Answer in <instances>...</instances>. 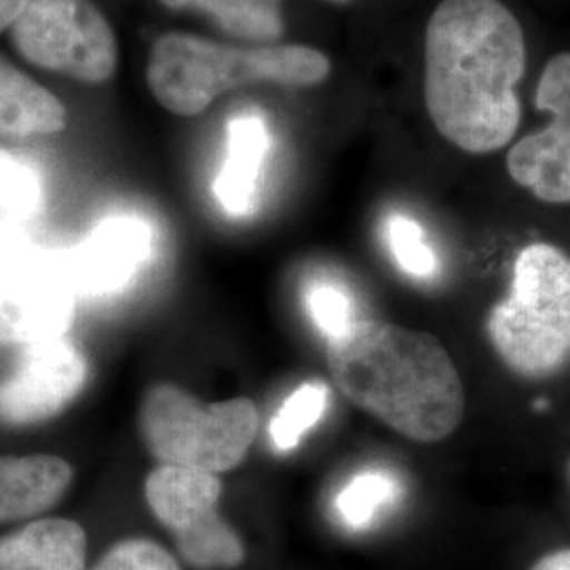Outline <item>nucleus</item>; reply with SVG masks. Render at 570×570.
Instances as JSON below:
<instances>
[{
    "label": "nucleus",
    "instance_id": "obj_1",
    "mask_svg": "<svg viewBox=\"0 0 570 570\" xmlns=\"http://www.w3.org/2000/svg\"><path fill=\"white\" fill-rule=\"evenodd\" d=\"M527 68L520 21L501 0H442L425 32V106L435 129L471 155L515 136Z\"/></svg>",
    "mask_w": 570,
    "mask_h": 570
},
{
    "label": "nucleus",
    "instance_id": "obj_2",
    "mask_svg": "<svg viewBox=\"0 0 570 570\" xmlns=\"http://www.w3.org/2000/svg\"><path fill=\"white\" fill-rule=\"evenodd\" d=\"M326 355L346 400L400 435L440 442L461 425L463 383L435 336L360 320L343 336L327 341Z\"/></svg>",
    "mask_w": 570,
    "mask_h": 570
},
{
    "label": "nucleus",
    "instance_id": "obj_3",
    "mask_svg": "<svg viewBox=\"0 0 570 570\" xmlns=\"http://www.w3.org/2000/svg\"><path fill=\"white\" fill-rule=\"evenodd\" d=\"M332 63L306 45L230 47L195 35L159 37L146 66V81L165 110L195 117L226 91L256 82L311 87L326 81Z\"/></svg>",
    "mask_w": 570,
    "mask_h": 570
},
{
    "label": "nucleus",
    "instance_id": "obj_4",
    "mask_svg": "<svg viewBox=\"0 0 570 570\" xmlns=\"http://www.w3.org/2000/svg\"><path fill=\"white\" fill-rule=\"evenodd\" d=\"M490 341L508 366L529 379L550 376L570 360V258L532 244L513 266L511 292L492 306Z\"/></svg>",
    "mask_w": 570,
    "mask_h": 570
},
{
    "label": "nucleus",
    "instance_id": "obj_5",
    "mask_svg": "<svg viewBox=\"0 0 570 570\" xmlns=\"http://www.w3.org/2000/svg\"><path fill=\"white\" fill-rule=\"evenodd\" d=\"M258 423L256 404L247 397L205 404L171 383L148 389L140 406L144 444L161 465L214 475L244 463Z\"/></svg>",
    "mask_w": 570,
    "mask_h": 570
},
{
    "label": "nucleus",
    "instance_id": "obj_6",
    "mask_svg": "<svg viewBox=\"0 0 570 570\" xmlns=\"http://www.w3.org/2000/svg\"><path fill=\"white\" fill-rule=\"evenodd\" d=\"M9 35L21 58L42 70L87 85L117 72V37L94 0H30Z\"/></svg>",
    "mask_w": 570,
    "mask_h": 570
},
{
    "label": "nucleus",
    "instance_id": "obj_7",
    "mask_svg": "<svg viewBox=\"0 0 570 570\" xmlns=\"http://www.w3.org/2000/svg\"><path fill=\"white\" fill-rule=\"evenodd\" d=\"M77 296L66 254L0 239V346L66 336Z\"/></svg>",
    "mask_w": 570,
    "mask_h": 570
},
{
    "label": "nucleus",
    "instance_id": "obj_8",
    "mask_svg": "<svg viewBox=\"0 0 570 570\" xmlns=\"http://www.w3.org/2000/svg\"><path fill=\"white\" fill-rule=\"evenodd\" d=\"M153 515L176 539L178 553L197 570H228L244 562L242 537L218 511L223 482L199 469L159 465L144 484Z\"/></svg>",
    "mask_w": 570,
    "mask_h": 570
},
{
    "label": "nucleus",
    "instance_id": "obj_9",
    "mask_svg": "<svg viewBox=\"0 0 570 570\" xmlns=\"http://www.w3.org/2000/svg\"><path fill=\"white\" fill-rule=\"evenodd\" d=\"M534 106L550 112L551 122L511 148L508 171L537 199L570 204V51L546 63Z\"/></svg>",
    "mask_w": 570,
    "mask_h": 570
},
{
    "label": "nucleus",
    "instance_id": "obj_10",
    "mask_svg": "<svg viewBox=\"0 0 570 570\" xmlns=\"http://www.w3.org/2000/svg\"><path fill=\"white\" fill-rule=\"evenodd\" d=\"M87 357L66 336L23 346L20 362L0 383V423L39 425L68 406L87 383Z\"/></svg>",
    "mask_w": 570,
    "mask_h": 570
},
{
    "label": "nucleus",
    "instance_id": "obj_11",
    "mask_svg": "<svg viewBox=\"0 0 570 570\" xmlns=\"http://www.w3.org/2000/svg\"><path fill=\"white\" fill-rule=\"evenodd\" d=\"M155 235L136 216H112L66 254L75 284L82 296L98 298L121 292L153 256Z\"/></svg>",
    "mask_w": 570,
    "mask_h": 570
},
{
    "label": "nucleus",
    "instance_id": "obj_12",
    "mask_svg": "<svg viewBox=\"0 0 570 570\" xmlns=\"http://www.w3.org/2000/svg\"><path fill=\"white\" fill-rule=\"evenodd\" d=\"M75 471L56 454H0V524L41 515L58 505Z\"/></svg>",
    "mask_w": 570,
    "mask_h": 570
},
{
    "label": "nucleus",
    "instance_id": "obj_13",
    "mask_svg": "<svg viewBox=\"0 0 570 570\" xmlns=\"http://www.w3.org/2000/svg\"><path fill=\"white\" fill-rule=\"evenodd\" d=\"M271 136L258 112H244L226 127V159L214 183V193L230 216H249L256 209Z\"/></svg>",
    "mask_w": 570,
    "mask_h": 570
},
{
    "label": "nucleus",
    "instance_id": "obj_14",
    "mask_svg": "<svg viewBox=\"0 0 570 570\" xmlns=\"http://www.w3.org/2000/svg\"><path fill=\"white\" fill-rule=\"evenodd\" d=\"M87 534L79 522L42 518L0 537V570H85Z\"/></svg>",
    "mask_w": 570,
    "mask_h": 570
},
{
    "label": "nucleus",
    "instance_id": "obj_15",
    "mask_svg": "<svg viewBox=\"0 0 570 570\" xmlns=\"http://www.w3.org/2000/svg\"><path fill=\"white\" fill-rule=\"evenodd\" d=\"M66 125L68 110L58 96L0 58V136H53L63 131Z\"/></svg>",
    "mask_w": 570,
    "mask_h": 570
},
{
    "label": "nucleus",
    "instance_id": "obj_16",
    "mask_svg": "<svg viewBox=\"0 0 570 570\" xmlns=\"http://www.w3.org/2000/svg\"><path fill=\"white\" fill-rule=\"evenodd\" d=\"M169 9L202 11L225 32L245 41L271 45L284 35V0H161Z\"/></svg>",
    "mask_w": 570,
    "mask_h": 570
},
{
    "label": "nucleus",
    "instance_id": "obj_17",
    "mask_svg": "<svg viewBox=\"0 0 570 570\" xmlns=\"http://www.w3.org/2000/svg\"><path fill=\"white\" fill-rule=\"evenodd\" d=\"M402 494L400 480L385 469L353 475L336 497V513L346 529L364 530L387 513Z\"/></svg>",
    "mask_w": 570,
    "mask_h": 570
},
{
    "label": "nucleus",
    "instance_id": "obj_18",
    "mask_svg": "<svg viewBox=\"0 0 570 570\" xmlns=\"http://www.w3.org/2000/svg\"><path fill=\"white\" fill-rule=\"evenodd\" d=\"M41 202V176L35 165L0 148V235L28 223Z\"/></svg>",
    "mask_w": 570,
    "mask_h": 570
},
{
    "label": "nucleus",
    "instance_id": "obj_19",
    "mask_svg": "<svg viewBox=\"0 0 570 570\" xmlns=\"http://www.w3.org/2000/svg\"><path fill=\"white\" fill-rule=\"evenodd\" d=\"M330 391L324 383L311 381L287 395L271 421V440L279 452L296 449L303 435L326 416Z\"/></svg>",
    "mask_w": 570,
    "mask_h": 570
},
{
    "label": "nucleus",
    "instance_id": "obj_20",
    "mask_svg": "<svg viewBox=\"0 0 570 570\" xmlns=\"http://www.w3.org/2000/svg\"><path fill=\"white\" fill-rule=\"evenodd\" d=\"M305 308L326 343L343 336L360 322L353 296L332 279H315L306 285Z\"/></svg>",
    "mask_w": 570,
    "mask_h": 570
},
{
    "label": "nucleus",
    "instance_id": "obj_21",
    "mask_svg": "<svg viewBox=\"0 0 570 570\" xmlns=\"http://www.w3.org/2000/svg\"><path fill=\"white\" fill-rule=\"evenodd\" d=\"M387 244L395 263L414 279H431L440 271V261L429 245L423 226L407 216H391L387 220Z\"/></svg>",
    "mask_w": 570,
    "mask_h": 570
},
{
    "label": "nucleus",
    "instance_id": "obj_22",
    "mask_svg": "<svg viewBox=\"0 0 570 570\" xmlns=\"http://www.w3.org/2000/svg\"><path fill=\"white\" fill-rule=\"evenodd\" d=\"M94 570H180V567L159 543L127 539L110 548Z\"/></svg>",
    "mask_w": 570,
    "mask_h": 570
},
{
    "label": "nucleus",
    "instance_id": "obj_23",
    "mask_svg": "<svg viewBox=\"0 0 570 570\" xmlns=\"http://www.w3.org/2000/svg\"><path fill=\"white\" fill-rule=\"evenodd\" d=\"M30 0H0V35L9 32Z\"/></svg>",
    "mask_w": 570,
    "mask_h": 570
},
{
    "label": "nucleus",
    "instance_id": "obj_24",
    "mask_svg": "<svg viewBox=\"0 0 570 570\" xmlns=\"http://www.w3.org/2000/svg\"><path fill=\"white\" fill-rule=\"evenodd\" d=\"M532 570H570V550L553 551L541 558Z\"/></svg>",
    "mask_w": 570,
    "mask_h": 570
},
{
    "label": "nucleus",
    "instance_id": "obj_25",
    "mask_svg": "<svg viewBox=\"0 0 570 570\" xmlns=\"http://www.w3.org/2000/svg\"><path fill=\"white\" fill-rule=\"evenodd\" d=\"M334 2H345V0H334Z\"/></svg>",
    "mask_w": 570,
    "mask_h": 570
}]
</instances>
